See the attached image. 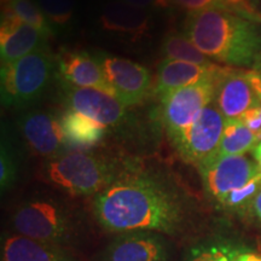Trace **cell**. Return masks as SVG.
Segmentation results:
<instances>
[{"instance_id":"28","label":"cell","mask_w":261,"mask_h":261,"mask_svg":"<svg viewBox=\"0 0 261 261\" xmlns=\"http://www.w3.org/2000/svg\"><path fill=\"white\" fill-rule=\"evenodd\" d=\"M121 2L129 4L136 8L144 10H168L174 6L172 0H121Z\"/></svg>"},{"instance_id":"8","label":"cell","mask_w":261,"mask_h":261,"mask_svg":"<svg viewBox=\"0 0 261 261\" xmlns=\"http://www.w3.org/2000/svg\"><path fill=\"white\" fill-rule=\"evenodd\" d=\"M198 171L205 194L218 205L261 173L255 160L247 155L217 156L200 166Z\"/></svg>"},{"instance_id":"31","label":"cell","mask_w":261,"mask_h":261,"mask_svg":"<svg viewBox=\"0 0 261 261\" xmlns=\"http://www.w3.org/2000/svg\"><path fill=\"white\" fill-rule=\"evenodd\" d=\"M234 261H261V254L249 252V250H244L243 253H241L240 255L237 256V259Z\"/></svg>"},{"instance_id":"35","label":"cell","mask_w":261,"mask_h":261,"mask_svg":"<svg viewBox=\"0 0 261 261\" xmlns=\"http://www.w3.org/2000/svg\"><path fill=\"white\" fill-rule=\"evenodd\" d=\"M259 112H260V115H261V106H259Z\"/></svg>"},{"instance_id":"12","label":"cell","mask_w":261,"mask_h":261,"mask_svg":"<svg viewBox=\"0 0 261 261\" xmlns=\"http://www.w3.org/2000/svg\"><path fill=\"white\" fill-rule=\"evenodd\" d=\"M19 128L32 151L41 158H57L68 146L61 120L51 114H25L19 120Z\"/></svg>"},{"instance_id":"23","label":"cell","mask_w":261,"mask_h":261,"mask_svg":"<svg viewBox=\"0 0 261 261\" xmlns=\"http://www.w3.org/2000/svg\"><path fill=\"white\" fill-rule=\"evenodd\" d=\"M2 15L17 18L18 21L41 31L47 37L55 32L35 0H12L9 4L2 6Z\"/></svg>"},{"instance_id":"26","label":"cell","mask_w":261,"mask_h":261,"mask_svg":"<svg viewBox=\"0 0 261 261\" xmlns=\"http://www.w3.org/2000/svg\"><path fill=\"white\" fill-rule=\"evenodd\" d=\"M16 168L15 158L12 156L8 146L4 143L2 144V155H0V185L2 190H6L14 184L16 180Z\"/></svg>"},{"instance_id":"17","label":"cell","mask_w":261,"mask_h":261,"mask_svg":"<svg viewBox=\"0 0 261 261\" xmlns=\"http://www.w3.org/2000/svg\"><path fill=\"white\" fill-rule=\"evenodd\" d=\"M99 22L108 32L136 39L149 33L151 14L148 10L136 8L121 0H112L103 6Z\"/></svg>"},{"instance_id":"27","label":"cell","mask_w":261,"mask_h":261,"mask_svg":"<svg viewBox=\"0 0 261 261\" xmlns=\"http://www.w3.org/2000/svg\"><path fill=\"white\" fill-rule=\"evenodd\" d=\"M172 2L174 6L187 10L189 14L204 11V10L210 9H224L233 11V9L231 8L230 3L227 0H172Z\"/></svg>"},{"instance_id":"16","label":"cell","mask_w":261,"mask_h":261,"mask_svg":"<svg viewBox=\"0 0 261 261\" xmlns=\"http://www.w3.org/2000/svg\"><path fill=\"white\" fill-rule=\"evenodd\" d=\"M220 65H200L187 62L163 60L156 75L155 93L161 98L173 91L191 86L213 77L221 70Z\"/></svg>"},{"instance_id":"10","label":"cell","mask_w":261,"mask_h":261,"mask_svg":"<svg viewBox=\"0 0 261 261\" xmlns=\"http://www.w3.org/2000/svg\"><path fill=\"white\" fill-rule=\"evenodd\" d=\"M214 103L225 121L241 119L248 110L261 106L250 70L224 67L217 79Z\"/></svg>"},{"instance_id":"30","label":"cell","mask_w":261,"mask_h":261,"mask_svg":"<svg viewBox=\"0 0 261 261\" xmlns=\"http://www.w3.org/2000/svg\"><path fill=\"white\" fill-rule=\"evenodd\" d=\"M250 212H252L254 217L256 218V220L261 224V190L259 191V194L256 195V197L254 198Z\"/></svg>"},{"instance_id":"2","label":"cell","mask_w":261,"mask_h":261,"mask_svg":"<svg viewBox=\"0 0 261 261\" xmlns=\"http://www.w3.org/2000/svg\"><path fill=\"white\" fill-rule=\"evenodd\" d=\"M184 34L205 57L227 67L256 68L261 63L257 21L224 9L189 14Z\"/></svg>"},{"instance_id":"5","label":"cell","mask_w":261,"mask_h":261,"mask_svg":"<svg viewBox=\"0 0 261 261\" xmlns=\"http://www.w3.org/2000/svg\"><path fill=\"white\" fill-rule=\"evenodd\" d=\"M54 61L45 48L21 60L2 65V102L9 107H24L37 100L50 83Z\"/></svg>"},{"instance_id":"24","label":"cell","mask_w":261,"mask_h":261,"mask_svg":"<svg viewBox=\"0 0 261 261\" xmlns=\"http://www.w3.org/2000/svg\"><path fill=\"white\" fill-rule=\"evenodd\" d=\"M54 29H64L73 22L76 0H35Z\"/></svg>"},{"instance_id":"29","label":"cell","mask_w":261,"mask_h":261,"mask_svg":"<svg viewBox=\"0 0 261 261\" xmlns=\"http://www.w3.org/2000/svg\"><path fill=\"white\" fill-rule=\"evenodd\" d=\"M244 125L249 128L261 140V115L259 107L248 110L244 115L241 117Z\"/></svg>"},{"instance_id":"3","label":"cell","mask_w":261,"mask_h":261,"mask_svg":"<svg viewBox=\"0 0 261 261\" xmlns=\"http://www.w3.org/2000/svg\"><path fill=\"white\" fill-rule=\"evenodd\" d=\"M117 161L86 151L64 152L50 159L42 168L45 181L71 196L98 195L121 174Z\"/></svg>"},{"instance_id":"32","label":"cell","mask_w":261,"mask_h":261,"mask_svg":"<svg viewBox=\"0 0 261 261\" xmlns=\"http://www.w3.org/2000/svg\"><path fill=\"white\" fill-rule=\"evenodd\" d=\"M253 158L255 160V162L257 163V166H259L260 171H261V142L259 144L256 145V148L253 150Z\"/></svg>"},{"instance_id":"9","label":"cell","mask_w":261,"mask_h":261,"mask_svg":"<svg viewBox=\"0 0 261 261\" xmlns=\"http://www.w3.org/2000/svg\"><path fill=\"white\" fill-rule=\"evenodd\" d=\"M97 58L113 94L123 106H136L144 100L151 86V74L148 68L126 58L108 55H97Z\"/></svg>"},{"instance_id":"6","label":"cell","mask_w":261,"mask_h":261,"mask_svg":"<svg viewBox=\"0 0 261 261\" xmlns=\"http://www.w3.org/2000/svg\"><path fill=\"white\" fill-rule=\"evenodd\" d=\"M221 70L213 77L173 91L162 98V119L171 142L182 135L198 119L204 108L213 102Z\"/></svg>"},{"instance_id":"33","label":"cell","mask_w":261,"mask_h":261,"mask_svg":"<svg viewBox=\"0 0 261 261\" xmlns=\"http://www.w3.org/2000/svg\"><path fill=\"white\" fill-rule=\"evenodd\" d=\"M249 2H250V4H252L253 8H256L257 5L261 4V0H249Z\"/></svg>"},{"instance_id":"20","label":"cell","mask_w":261,"mask_h":261,"mask_svg":"<svg viewBox=\"0 0 261 261\" xmlns=\"http://www.w3.org/2000/svg\"><path fill=\"white\" fill-rule=\"evenodd\" d=\"M260 142L241 119L226 120L217 156L246 155L247 152L253 151Z\"/></svg>"},{"instance_id":"18","label":"cell","mask_w":261,"mask_h":261,"mask_svg":"<svg viewBox=\"0 0 261 261\" xmlns=\"http://www.w3.org/2000/svg\"><path fill=\"white\" fill-rule=\"evenodd\" d=\"M2 261H76L63 247L12 234L3 242Z\"/></svg>"},{"instance_id":"1","label":"cell","mask_w":261,"mask_h":261,"mask_svg":"<svg viewBox=\"0 0 261 261\" xmlns=\"http://www.w3.org/2000/svg\"><path fill=\"white\" fill-rule=\"evenodd\" d=\"M93 211L100 226L112 233L175 234L187 226L190 204L167 178L125 167L115 181L94 196Z\"/></svg>"},{"instance_id":"25","label":"cell","mask_w":261,"mask_h":261,"mask_svg":"<svg viewBox=\"0 0 261 261\" xmlns=\"http://www.w3.org/2000/svg\"><path fill=\"white\" fill-rule=\"evenodd\" d=\"M261 190V173L254 177L243 188L231 192L224 198L219 207L225 211L234 212V213H242V212H250L254 198Z\"/></svg>"},{"instance_id":"21","label":"cell","mask_w":261,"mask_h":261,"mask_svg":"<svg viewBox=\"0 0 261 261\" xmlns=\"http://www.w3.org/2000/svg\"><path fill=\"white\" fill-rule=\"evenodd\" d=\"M244 248L226 240L214 238L191 246L185 253L182 261H234Z\"/></svg>"},{"instance_id":"34","label":"cell","mask_w":261,"mask_h":261,"mask_svg":"<svg viewBox=\"0 0 261 261\" xmlns=\"http://www.w3.org/2000/svg\"><path fill=\"white\" fill-rule=\"evenodd\" d=\"M10 2H12V0H0V3H2V6H5L6 4H9Z\"/></svg>"},{"instance_id":"7","label":"cell","mask_w":261,"mask_h":261,"mask_svg":"<svg viewBox=\"0 0 261 261\" xmlns=\"http://www.w3.org/2000/svg\"><path fill=\"white\" fill-rule=\"evenodd\" d=\"M224 127V116L213 100L182 135L173 140L172 144L184 161L198 168L217 156Z\"/></svg>"},{"instance_id":"4","label":"cell","mask_w":261,"mask_h":261,"mask_svg":"<svg viewBox=\"0 0 261 261\" xmlns=\"http://www.w3.org/2000/svg\"><path fill=\"white\" fill-rule=\"evenodd\" d=\"M16 233L42 243L65 247L76 236L71 214L54 200H33L21 204L12 217Z\"/></svg>"},{"instance_id":"13","label":"cell","mask_w":261,"mask_h":261,"mask_svg":"<svg viewBox=\"0 0 261 261\" xmlns=\"http://www.w3.org/2000/svg\"><path fill=\"white\" fill-rule=\"evenodd\" d=\"M168 246L161 233L137 231L119 234L108 246L103 261H167Z\"/></svg>"},{"instance_id":"14","label":"cell","mask_w":261,"mask_h":261,"mask_svg":"<svg viewBox=\"0 0 261 261\" xmlns=\"http://www.w3.org/2000/svg\"><path fill=\"white\" fill-rule=\"evenodd\" d=\"M47 35L39 29L18 21L11 16L2 15L0 27V60L2 65L21 60L33 52L44 48Z\"/></svg>"},{"instance_id":"15","label":"cell","mask_w":261,"mask_h":261,"mask_svg":"<svg viewBox=\"0 0 261 261\" xmlns=\"http://www.w3.org/2000/svg\"><path fill=\"white\" fill-rule=\"evenodd\" d=\"M57 69L65 85L92 87L113 93L97 56L93 57L86 52L64 51L57 58Z\"/></svg>"},{"instance_id":"11","label":"cell","mask_w":261,"mask_h":261,"mask_svg":"<svg viewBox=\"0 0 261 261\" xmlns=\"http://www.w3.org/2000/svg\"><path fill=\"white\" fill-rule=\"evenodd\" d=\"M65 104L69 110L90 117L100 125L116 126L126 116V108L113 93L92 87L67 85Z\"/></svg>"},{"instance_id":"22","label":"cell","mask_w":261,"mask_h":261,"mask_svg":"<svg viewBox=\"0 0 261 261\" xmlns=\"http://www.w3.org/2000/svg\"><path fill=\"white\" fill-rule=\"evenodd\" d=\"M162 54L166 60L187 62L200 65L214 64L210 58L205 57L185 34L169 33L162 42Z\"/></svg>"},{"instance_id":"19","label":"cell","mask_w":261,"mask_h":261,"mask_svg":"<svg viewBox=\"0 0 261 261\" xmlns=\"http://www.w3.org/2000/svg\"><path fill=\"white\" fill-rule=\"evenodd\" d=\"M61 123L67 144L75 148H91L97 145L107 133L106 126L71 110L62 115Z\"/></svg>"}]
</instances>
